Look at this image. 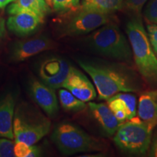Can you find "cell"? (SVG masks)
<instances>
[{"label": "cell", "mask_w": 157, "mask_h": 157, "mask_svg": "<svg viewBox=\"0 0 157 157\" xmlns=\"http://www.w3.org/2000/svg\"><path fill=\"white\" fill-rule=\"evenodd\" d=\"M126 32L137 71L151 87H157V57L140 18L134 17L126 25Z\"/></svg>", "instance_id": "obj_1"}, {"label": "cell", "mask_w": 157, "mask_h": 157, "mask_svg": "<svg viewBox=\"0 0 157 157\" xmlns=\"http://www.w3.org/2000/svg\"><path fill=\"white\" fill-rule=\"evenodd\" d=\"M78 64L93 79L100 100L107 101L119 93L137 91L134 80L120 69L81 60Z\"/></svg>", "instance_id": "obj_2"}, {"label": "cell", "mask_w": 157, "mask_h": 157, "mask_svg": "<svg viewBox=\"0 0 157 157\" xmlns=\"http://www.w3.org/2000/svg\"><path fill=\"white\" fill-rule=\"evenodd\" d=\"M92 50L119 61L130 63L132 52L129 42L116 24L108 23L95 30L87 39Z\"/></svg>", "instance_id": "obj_3"}, {"label": "cell", "mask_w": 157, "mask_h": 157, "mask_svg": "<svg viewBox=\"0 0 157 157\" xmlns=\"http://www.w3.org/2000/svg\"><path fill=\"white\" fill-rule=\"evenodd\" d=\"M153 129L140 118L135 117L121 123L115 132L113 141L124 153L145 155L150 148Z\"/></svg>", "instance_id": "obj_4"}, {"label": "cell", "mask_w": 157, "mask_h": 157, "mask_svg": "<svg viewBox=\"0 0 157 157\" xmlns=\"http://www.w3.org/2000/svg\"><path fill=\"white\" fill-rule=\"evenodd\" d=\"M52 140L64 155L101 150L100 143L96 139L69 123L58 124L52 132Z\"/></svg>", "instance_id": "obj_5"}, {"label": "cell", "mask_w": 157, "mask_h": 157, "mask_svg": "<svg viewBox=\"0 0 157 157\" xmlns=\"http://www.w3.org/2000/svg\"><path fill=\"white\" fill-rule=\"evenodd\" d=\"M50 121L39 116L33 120L29 116L18 113L13 119L15 142H23L34 145L50 132Z\"/></svg>", "instance_id": "obj_6"}, {"label": "cell", "mask_w": 157, "mask_h": 157, "mask_svg": "<svg viewBox=\"0 0 157 157\" xmlns=\"http://www.w3.org/2000/svg\"><path fill=\"white\" fill-rule=\"evenodd\" d=\"M109 14L99 12L79 10L70 17L63 30L65 36H78L87 34L109 22Z\"/></svg>", "instance_id": "obj_7"}, {"label": "cell", "mask_w": 157, "mask_h": 157, "mask_svg": "<svg viewBox=\"0 0 157 157\" xmlns=\"http://www.w3.org/2000/svg\"><path fill=\"white\" fill-rule=\"evenodd\" d=\"M71 68L63 59L51 58L41 65L39 75L45 84L56 90L63 87Z\"/></svg>", "instance_id": "obj_8"}, {"label": "cell", "mask_w": 157, "mask_h": 157, "mask_svg": "<svg viewBox=\"0 0 157 157\" xmlns=\"http://www.w3.org/2000/svg\"><path fill=\"white\" fill-rule=\"evenodd\" d=\"M53 43L44 36L19 41L13 45L10 58L13 61H24L36 55L52 48Z\"/></svg>", "instance_id": "obj_9"}, {"label": "cell", "mask_w": 157, "mask_h": 157, "mask_svg": "<svg viewBox=\"0 0 157 157\" xmlns=\"http://www.w3.org/2000/svg\"><path fill=\"white\" fill-rule=\"evenodd\" d=\"M63 88L68 90L83 102H90L95 99L97 93L93 84L81 71L72 67Z\"/></svg>", "instance_id": "obj_10"}, {"label": "cell", "mask_w": 157, "mask_h": 157, "mask_svg": "<svg viewBox=\"0 0 157 157\" xmlns=\"http://www.w3.org/2000/svg\"><path fill=\"white\" fill-rule=\"evenodd\" d=\"M31 93L37 105L49 117H53L58 111V99L55 89L50 86L33 80L31 84Z\"/></svg>", "instance_id": "obj_11"}, {"label": "cell", "mask_w": 157, "mask_h": 157, "mask_svg": "<svg viewBox=\"0 0 157 157\" xmlns=\"http://www.w3.org/2000/svg\"><path fill=\"white\" fill-rule=\"evenodd\" d=\"M43 20L34 13L22 11L10 15L7 21L10 31L17 36H28L36 31Z\"/></svg>", "instance_id": "obj_12"}, {"label": "cell", "mask_w": 157, "mask_h": 157, "mask_svg": "<svg viewBox=\"0 0 157 157\" xmlns=\"http://www.w3.org/2000/svg\"><path fill=\"white\" fill-rule=\"evenodd\" d=\"M88 106L93 117L102 127L104 132L111 136L114 135L122 122L118 120L107 104L90 102L88 103Z\"/></svg>", "instance_id": "obj_13"}, {"label": "cell", "mask_w": 157, "mask_h": 157, "mask_svg": "<svg viewBox=\"0 0 157 157\" xmlns=\"http://www.w3.org/2000/svg\"><path fill=\"white\" fill-rule=\"evenodd\" d=\"M15 99L11 93L7 94L0 101V137L14 139Z\"/></svg>", "instance_id": "obj_14"}, {"label": "cell", "mask_w": 157, "mask_h": 157, "mask_svg": "<svg viewBox=\"0 0 157 157\" xmlns=\"http://www.w3.org/2000/svg\"><path fill=\"white\" fill-rule=\"evenodd\" d=\"M138 117L153 129L157 125V90L146 91L140 95L137 109Z\"/></svg>", "instance_id": "obj_15"}, {"label": "cell", "mask_w": 157, "mask_h": 157, "mask_svg": "<svg viewBox=\"0 0 157 157\" xmlns=\"http://www.w3.org/2000/svg\"><path fill=\"white\" fill-rule=\"evenodd\" d=\"M50 7L45 0H15L7 8L10 15L25 11L34 13L44 21L50 12Z\"/></svg>", "instance_id": "obj_16"}, {"label": "cell", "mask_w": 157, "mask_h": 157, "mask_svg": "<svg viewBox=\"0 0 157 157\" xmlns=\"http://www.w3.org/2000/svg\"><path fill=\"white\" fill-rule=\"evenodd\" d=\"M124 0H82L80 7L84 10L99 13H113L121 8Z\"/></svg>", "instance_id": "obj_17"}, {"label": "cell", "mask_w": 157, "mask_h": 157, "mask_svg": "<svg viewBox=\"0 0 157 157\" xmlns=\"http://www.w3.org/2000/svg\"><path fill=\"white\" fill-rule=\"evenodd\" d=\"M58 97L63 109L68 111H81L87 107L85 102L75 97L71 92L65 88L59 90Z\"/></svg>", "instance_id": "obj_18"}, {"label": "cell", "mask_w": 157, "mask_h": 157, "mask_svg": "<svg viewBox=\"0 0 157 157\" xmlns=\"http://www.w3.org/2000/svg\"><path fill=\"white\" fill-rule=\"evenodd\" d=\"M107 105L114 113L118 120L121 122L129 120L128 109L126 103L117 94L107 100Z\"/></svg>", "instance_id": "obj_19"}, {"label": "cell", "mask_w": 157, "mask_h": 157, "mask_svg": "<svg viewBox=\"0 0 157 157\" xmlns=\"http://www.w3.org/2000/svg\"><path fill=\"white\" fill-rule=\"evenodd\" d=\"M50 8L58 13L76 10L79 7L80 0H45Z\"/></svg>", "instance_id": "obj_20"}, {"label": "cell", "mask_w": 157, "mask_h": 157, "mask_svg": "<svg viewBox=\"0 0 157 157\" xmlns=\"http://www.w3.org/2000/svg\"><path fill=\"white\" fill-rule=\"evenodd\" d=\"M14 154L17 157H36L41 155V149L34 145H28L23 142H15Z\"/></svg>", "instance_id": "obj_21"}, {"label": "cell", "mask_w": 157, "mask_h": 157, "mask_svg": "<svg viewBox=\"0 0 157 157\" xmlns=\"http://www.w3.org/2000/svg\"><path fill=\"white\" fill-rule=\"evenodd\" d=\"M14 146L10 139L0 137V157H15Z\"/></svg>", "instance_id": "obj_22"}, {"label": "cell", "mask_w": 157, "mask_h": 157, "mask_svg": "<svg viewBox=\"0 0 157 157\" xmlns=\"http://www.w3.org/2000/svg\"><path fill=\"white\" fill-rule=\"evenodd\" d=\"M145 17L148 22L157 25V0H149L145 10Z\"/></svg>", "instance_id": "obj_23"}, {"label": "cell", "mask_w": 157, "mask_h": 157, "mask_svg": "<svg viewBox=\"0 0 157 157\" xmlns=\"http://www.w3.org/2000/svg\"><path fill=\"white\" fill-rule=\"evenodd\" d=\"M146 2L147 0H125L124 6L129 11L138 14Z\"/></svg>", "instance_id": "obj_24"}, {"label": "cell", "mask_w": 157, "mask_h": 157, "mask_svg": "<svg viewBox=\"0 0 157 157\" xmlns=\"http://www.w3.org/2000/svg\"><path fill=\"white\" fill-rule=\"evenodd\" d=\"M147 34L154 53L157 57V25L151 23L147 25Z\"/></svg>", "instance_id": "obj_25"}, {"label": "cell", "mask_w": 157, "mask_h": 157, "mask_svg": "<svg viewBox=\"0 0 157 157\" xmlns=\"http://www.w3.org/2000/svg\"><path fill=\"white\" fill-rule=\"evenodd\" d=\"M148 156L152 157H157V130L155 132L154 137L151 138L150 148H149Z\"/></svg>", "instance_id": "obj_26"}, {"label": "cell", "mask_w": 157, "mask_h": 157, "mask_svg": "<svg viewBox=\"0 0 157 157\" xmlns=\"http://www.w3.org/2000/svg\"><path fill=\"white\" fill-rule=\"evenodd\" d=\"M5 32V21L2 17H0V40L4 38Z\"/></svg>", "instance_id": "obj_27"}, {"label": "cell", "mask_w": 157, "mask_h": 157, "mask_svg": "<svg viewBox=\"0 0 157 157\" xmlns=\"http://www.w3.org/2000/svg\"><path fill=\"white\" fill-rule=\"evenodd\" d=\"M15 0H0V9H5L9 4L14 2Z\"/></svg>", "instance_id": "obj_28"}]
</instances>
